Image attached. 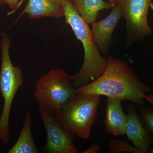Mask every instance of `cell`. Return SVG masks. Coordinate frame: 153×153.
Masks as SVG:
<instances>
[{"instance_id":"cell-1","label":"cell","mask_w":153,"mask_h":153,"mask_svg":"<svg viewBox=\"0 0 153 153\" xmlns=\"http://www.w3.org/2000/svg\"><path fill=\"white\" fill-rule=\"evenodd\" d=\"M107 59V66L104 73L96 80L76 88V93L105 96L143 106L145 96L151 91L150 88L140 81L133 70L123 60L110 56Z\"/></svg>"},{"instance_id":"cell-2","label":"cell","mask_w":153,"mask_h":153,"mask_svg":"<svg viewBox=\"0 0 153 153\" xmlns=\"http://www.w3.org/2000/svg\"><path fill=\"white\" fill-rule=\"evenodd\" d=\"M64 17L66 24L71 26L84 48L82 67L76 74L72 75V85L76 88L98 79L106 69L107 59L100 55V48L94 39L88 25L76 13L70 0L65 2Z\"/></svg>"},{"instance_id":"cell-3","label":"cell","mask_w":153,"mask_h":153,"mask_svg":"<svg viewBox=\"0 0 153 153\" xmlns=\"http://www.w3.org/2000/svg\"><path fill=\"white\" fill-rule=\"evenodd\" d=\"M100 100V95L76 93L54 115L55 120L67 132L88 139L95 123Z\"/></svg>"},{"instance_id":"cell-4","label":"cell","mask_w":153,"mask_h":153,"mask_svg":"<svg viewBox=\"0 0 153 153\" xmlns=\"http://www.w3.org/2000/svg\"><path fill=\"white\" fill-rule=\"evenodd\" d=\"M12 41L5 33H3L0 42L1 63L0 92L4 100V106L0 116V133L2 135L3 145L6 146L10 137L9 121L11 107L17 91L24 84L22 69L14 66L10 56Z\"/></svg>"},{"instance_id":"cell-5","label":"cell","mask_w":153,"mask_h":153,"mask_svg":"<svg viewBox=\"0 0 153 153\" xmlns=\"http://www.w3.org/2000/svg\"><path fill=\"white\" fill-rule=\"evenodd\" d=\"M72 81V76L61 68L51 69L40 77L34 94L39 107L55 115L77 93Z\"/></svg>"},{"instance_id":"cell-6","label":"cell","mask_w":153,"mask_h":153,"mask_svg":"<svg viewBox=\"0 0 153 153\" xmlns=\"http://www.w3.org/2000/svg\"><path fill=\"white\" fill-rule=\"evenodd\" d=\"M153 0H119L128 32L133 38L140 39L150 35L148 23V10Z\"/></svg>"},{"instance_id":"cell-7","label":"cell","mask_w":153,"mask_h":153,"mask_svg":"<svg viewBox=\"0 0 153 153\" xmlns=\"http://www.w3.org/2000/svg\"><path fill=\"white\" fill-rule=\"evenodd\" d=\"M45 131L47 142L44 150L49 153H77L79 151L73 143L74 135L63 129L57 123L54 115L39 107Z\"/></svg>"},{"instance_id":"cell-8","label":"cell","mask_w":153,"mask_h":153,"mask_svg":"<svg viewBox=\"0 0 153 153\" xmlns=\"http://www.w3.org/2000/svg\"><path fill=\"white\" fill-rule=\"evenodd\" d=\"M127 108L125 134L135 147L148 153L153 146V138L143 125L135 106L128 105Z\"/></svg>"},{"instance_id":"cell-9","label":"cell","mask_w":153,"mask_h":153,"mask_svg":"<svg viewBox=\"0 0 153 153\" xmlns=\"http://www.w3.org/2000/svg\"><path fill=\"white\" fill-rule=\"evenodd\" d=\"M111 13L106 18L91 23V32L99 48L105 51L112 43L113 33L119 21L123 17L119 4L112 8Z\"/></svg>"},{"instance_id":"cell-10","label":"cell","mask_w":153,"mask_h":153,"mask_svg":"<svg viewBox=\"0 0 153 153\" xmlns=\"http://www.w3.org/2000/svg\"><path fill=\"white\" fill-rule=\"evenodd\" d=\"M67 0H29L23 11L31 19L43 17L60 19L65 16V4ZM72 1V0H70Z\"/></svg>"},{"instance_id":"cell-11","label":"cell","mask_w":153,"mask_h":153,"mask_svg":"<svg viewBox=\"0 0 153 153\" xmlns=\"http://www.w3.org/2000/svg\"><path fill=\"white\" fill-rule=\"evenodd\" d=\"M121 100L107 97L105 126L106 131L114 136H124L127 115L124 111Z\"/></svg>"},{"instance_id":"cell-12","label":"cell","mask_w":153,"mask_h":153,"mask_svg":"<svg viewBox=\"0 0 153 153\" xmlns=\"http://www.w3.org/2000/svg\"><path fill=\"white\" fill-rule=\"evenodd\" d=\"M71 2L76 13L88 25L95 22L100 11L114 7L103 0H72Z\"/></svg>"},{"instance_id":"cell-13","label":"cell","mask_w":153,"mask_h":153,"mask_svg":"<svg viewBox=\"0 0 153 153\" xmlns=\"http://www.w3.org/2000/svg\"><path fill=\"white\" fill-rule=\"evenodd\" d=\"M32 114L28 111L20 135L16 143L7 153H37L38 149L32 133Z\"/></svg>"},{"instance_id":"cell-14","label":"cell","mask_w":153,"mask_h":153,"mask_svg":"<svg viewBox=\"0 0 153 153\" xmlns=\"http://www.w3.org/2000/svg\"><path fill=\"white\" fill-rule=\"evenodd\" d=\"M110 152L111 153H119L121 152H128L133 153H145L143 151L133 146L123 140L113 139L109 144Z\"/></svg>"},{"instance_id":"cell-15","label":"cell","mask_w":153,"mask_h":153,"mask_svg":"<svg viewBox=\"0 0 153 153\" xmlns=\"http://www.w3.org/2000/svg\"><path fill=\"white\" fill-rule=\"evenodd\" d=\"M140 116L145 128L149 131L151 135H153V111L150 108L141 106Z\"/></svg>"},{"instance_id":"cell-16","label":"cell","mask_w":153,"mask_h":153,"mask_svg":"<svg viewBox=\"0 0 153 153\" xmlns=\"http://www.w3.org/2000/svg\"><path fill=\"white\" fill-rule=\"evenodd\" d=\"M100 150V147L97 144H92L87 149L82 152V153H97Z\"/></svg>"},{"instance_id":"cell-17","label":"cell","mask_w":153,"mask_h":153,"mask_svg":"<svg viewBox=\"0 0 153 153\" xmlns=\"http://www.w3.org/2000/svg\"><path fill=\"white\" fill-rule=\"evenodd\" d=\"M5 3L7 4L10 9L14 10L18 5L19 0H4Z\"/></svg>"},{"instance_id":"cell-18","label":"cell","mask_w":153,"mask_h":153,"mask_svg":"<svg viewBox=\"0 0 153 153\" xmlns=\"http://www.w3.org/2000/svg\"><path fill=\"white\" fill-rule=\"evenodd\" d=\"M144 99L145 100L149 102L153 106V95L152 94L146 95L145 96Z\"/></svg>"},{"instance_id":"cell-19","label":"cell","mask_w":153,"mask_h":153,"mask_svg":"<svg viewBox=\"0 0 153 153\" xmlns=\"http://www.w3.org/2000/svg\"><path fill=\"white\" fill-rule=\"evenodd\" d=\"M108 1L111 4L114 6L119 3V0H108Z\"/></svg>"},{"instance_id":"cell-20","label":"cell","mask_w":153,"mask_h":153,"mask_svg":"<svg viewBox=\"0 0 153 153\" xmlns=\"http://www.w3.org/2000/svg\"><path fill=\"white\" fill-rule=\"evenodd\" d=\"M5 4L4 0H0V5H3Z\"/></svg>"},{"instance_id":"cell-21","label":"cell","mask_w":153,"mask_h":153,"mask_svg":"<svg viewBox=\"0 0 153 153\" xmlns=\"http://www.w3.org/2000/svg\"><path fill=\"white\" fill-rule=\"evenodd\" d=\"M2 134L0 133V140H2Z\"/></svg>"},{"instance_id":"cell-22","label":"cell","mask_w":153,"mask_h":153,"mask_svg":"<svg viewBox=\"0 0 153 153\" xmlns=\"http://www.w3.org/2000/svg\"><path fill=\"white\" fill-rule=\"evenodd\" d=\"M2 34H3V33H1V34H0V38H1V36H2Z\"/></svg>"}]
</instances>
